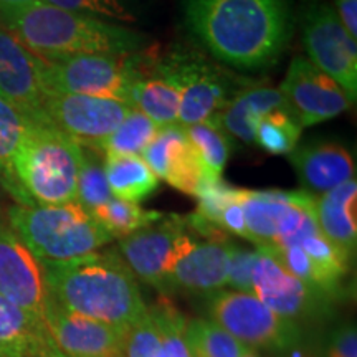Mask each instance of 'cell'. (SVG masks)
<instances>
[{"label": "cell", "instance_id": "35", "mask_svg": "<svg viewBox=\"0 0 357 357\" xmlns=\"http://www.w3.org/2000/svg\"><path fill=\"white\" fill-rule=\"evenodd\" d=\"M236 192H238V189L227 184L223 178H215V181L204 178L197 190V195H195L199 199L197 213L200 217H204L205 220L220 227V215L223 208L231 200H235Z\"/></svg>", "mask_w": 357, "mask_h": 357}, {"label": "cell", "instance_id": "4", "mask_svg": "<svg viewBox=\"0 0 357 357\" xmlns=\"http://www.w3.org/2000/svg\"><path fill=\"white\" fill-rule=\"evenodd\" d=\"M83 147L50 124H26L3 185L19 205L77 202Z\"/></svg>", "mask_w": 357, "mask_h": 357}, {"label": "cell", "instance_id": "21", "mask_svg": "<svg viewBox=\"0 0 357 357\" xmlns=\"http://www.w3.org/2000/svg\"><path fill=\"white\" fill-rule=\"evenodd\" d=\"M357 182H344L314 200V217L321 234L341 248L347 257H354L357 245Z\"/></svg>", "mask_w": 357, "mask_h": 357}, {"label": "cell", "instance_id": "37", "mask_svg": "<svg viewBox=\"0 0 357 357\" xmlns=\"http://www.w3.org/2000/svg\"><path fill=\"white\" fill-rule=\"evenodd\" d=\"M220 229L248 240V231H247V225H245L243 208L238 202V192H236L235 200H231V202L227 205L225 208H223V212L220 215Z\"/></svg>", "mask_w": 357, "mask_h": 357}, {"label": "cell", "instance_id": "38", "mask_svg": "<svg viewBox=\"0 0 357 357\" xmlns=\"http://www.w3.org/2000/svg\"><path fill=\"white\" fill-rule=\"evenodd\" d=\"M329 357H357V334L354 326L337 329L329 346Z\"/></svg>", "mask_w": 357, "mask_h": 357}, {"label": "cell", "instance_id": "39", "mask_svg": "<svg viewBox=\"0 0 357 357\" xmlns=\"http://www.w3.org/2000/svg\"><path fill=\"white\" fill-rule=\"evenodd\" d=\"M334 10L351 38L357 40V0H336Z\"/></svg>", "mask_w": 357, "mask_h": 357}, {"label": "cell", "instance_id": "34", "mask_svg": "<svg viewBox=\"0 0 357 357\" xmlns=\"http://www.w3.org/2000/svg\"><path fill=\"white\" fill-rule=\"evenodd\" d=\"M123 344L124 357H159L160 329L151 307H147L146 314L124 333Z\"/></svg>", "mask_w": 357, "mask_h": 357}, {"label": "cell", "instance_id": "22", "mask_svg": "<svg viewBox=\"0 0 357 357\" xmlns=\"http://www.w3.org/2000/svg\"><path fill=\"white\" fill-rule=\"evenodd\" d=\"M48 341L43 323L0 294V357H40Z\"/></svg>", "mask_w": 357, "mask_h": 357}, {"label": "cell", "instance_id": "19", "mask_svg": "<svg viewBox=\"0 0 357 357\" xmlns=\"http://www.w3.org/2000/svg\"><path fill=\"white\" fill-rule=\"evenodd\" d=\"M289 160L310 194H326L352 181L356 174L349 151L336 142H318L293 149Z\"/></svg>", "mask_w": 357, "mask_h": 357}, {"label": "cell", "instance_id": "13", "mask_svg": "<svg viewBox=\"0 0 357 357\" xmlns=\"http://www.w3.org/2000/svg\"><path fill=\"white\" fill-rule=\"evenodd\" d=\"M185 229V218L162 217L119 240V255L136 278L162 293L171 291L169 276L174 253Z\"/></svg>", "mask_w": 357, "mask_h": 357}, {"label": "cell", "instance_id": "32", "mask_svg": "<svg viewBox=\"0 0 357 357\" xmlns=\"http://www.w3.org/2000/svg\"><path fill=\"white\" fill-rule=\"evenodd\" d=\"M160 329L159 357H195L187 341V321L169 301L151 307Z\"/></svg>", "mask_w": 357, "mask_h": 357}, {"label": "cell", "instance_id": "28", "mask_svg": "<svg viewBox=\"0 0 357 357\" xmlns=\"http://www.w3.org/2000/svg\"><path fill=\"white\" fill-rule=\"evenodd\" d=\"M159 128L137 109H132L128 118L114 129L105 141L101 151L106 158L116 155H142L144 149L158 134Z\"/></svg>", "mask_w": 357, "mask_h": 357}, {"label": "cell", "instance_id": "17", "mask_svg": "<svg viewBox=\"0 0 357 357\" xmlns=\"http://www.w3.org/2000/svg\"><path fill=\"white\" fill-rule=\"evenodd\" d=\"M43 323L52 341L66 357H124L121 334L66 310L53 296Z\"/></svg>", "mask_w": 357, "mask_h": 357}, {"label": "cell", "instance_id": "10", "mask_svg": "<svg viewBox=\"0 0 357 357\" xmlns=\"http://www.w3.org/2000/svg\"><path fill=\"white\" fill-rule=\"evenodd\" d=\"M132 109L123 101L75 93L47 91L43 101L45 123L98 153Z\"/></svg>", "mask_w": 357, "mask_h": 357}, {"label": "cell", "instance_id": "5", "mask_svg": "<svg viewBox=\"0 0 357 357\" xmlns=\"http://www.w3.org/2000/svg\"><path fill=\"white\" fill-rule=\"evenodd\" d=\"M8 225L40 261H70L91 255L113 236L77 202L13 205Z\"/></svg>", "mask_w": 357, "mask_h": 357}, {"label": "cell", "instance_id": "9", "mask_svg": "<svg viewBox=\"0 0 357 357\" xmlns=\"http://www.w3.org/2000/svg\"><path fill=\"white\" fill-rule=\"evenodd\" d=\"M208 312L213 323L250 349L281 351L298 341L294 321L281 318L252 293H213Z\"/></svg>", "mask_w": 357, "mask_h": 357}, {"label": "cell", "instance_id": "23", "mask_svg": "<svg viewBox=\"0 0 357 357\" xmlns=\"http://www.w3.org/2000/svg\"><path fill=\"white\" fill-rule=\"evenodd\" d=\"M129 105L158 128L178 124L181 96L174 84L155 75H146L137 79L129 91Z\"/></svg>", "mask_w": 357, "mask_h": 357}, {"label": "cell", "instance_id": "26", "mask_svg": "<svg viewBox=\"0 0 357 357\" xmlns=\"http://www.w3.org/2000/svg\"><path fill=\"white\" fill-rule=\"evenodd\" d=\"M184 129L199 155L204 178H222V172L230 155V142L222 129L212 123H199Z\"/></svg>", "mask_w": 357, "mask_h": 357}, {"label": "cell", "instance_id": "40", "mask_svg": "<svg viewBox=\"0 0 357 357\" xmlns=\"http://www.w3.org/2000/svg\"><path fill=\"white\" fill-rule=\"evenodd\" d=\"M33 2H37V0H0V20L6 22L7 19L15 15V13L32 6Z\"/></svg>", "mask_w": 357, "mask_h": 357}, {"label": "cell", "instance_id": "8", "mask_svg": "<svg viewBox=\"0 0 357 357\" xmlns=\"http://www.w3.org/2000/svg\"><path fill=\"white\" fill-rule=\"evenodd\" d=\"M301 32L307 60L331 77L354 102L357 98V43L346 32L333 6L307 0L301 10Z\"/></svg>", "mask_w": 357, "mask_h": 357}, {"label": "cell", "instance_id": "27", "mask_svg": "<svg viewBox=\"0 0 357 357\" xmlns=\"http://www.w3.org/2000/svg\"><path fill=\"white\" fill-rule=\"evenodd\" d=\"M185 333L195 357H242L252 351L212 319H192Z\"/></svg>", "mask_w": 357, "mask_h": 357}, {"label": "cell", "instance_id": "29", "mask_svg": "<svg viewBox=\"0 0 357 357\" xmlns=\"http://www.w3.org/2000/svg\"><path fill=\"white\" fill-rule=\"evenodd\" d=\"M301 124L291 111H275L266 114L255 129V144L275 155L289 154L296 149L301 136Z\"/></svg>", "mask_w": 357, "mask_h": 357}, {"label": "cell", "instance_id": "14", "mask_svg": "<svg viewBox=\"0 0 357 357\" xmlns=\"http://www.w3.org/2000/svg\"><path fill=\"white\" fill-rule=\"evenodd\" d=\"M253 265V294L281 318H312L328 305V294L306 287L293 276L270 250L257 248Z\"/></svg>", "mask_w": 357, "mask_h": 357}, {"label": "cell", "instance_id": "24", "mask_svg": "<svg viewBox=\"0 0 357 357\" xmlns=\"http://www.w3.org/2000/svg\"><path fill=\"white\" fill-rule=\"evenodd\" d=\"M105 172L113 197L139 204L158 189L159 178L141 155L105 159Z\"/></svg>", "mask_w": 357, "mask_h": 357}, {"label": "cell", "instance_id": "25", "mask_svg": "<svg viewBox=\"0 0 357 357\" xmlns=\"http://www.w3.org/2000/svg\"><path fill=\"white\" fill-rule=\"evenodd\" d=\"M95 220L109 231L113 238H124L134 231L144 229L160 220L164 215L159 212L146 211L139 204L111 197L91 212Z\"/></svg>", "mask_w": 357, "mask_h": 357}, {"label": "cell", "instance_id": "1", "mask_svg": "<svg viewBox=\"0 0 357 357\" xmlns=\"http://www.w3.org/2000/svg\"><path fill=\"white\" fill-rule=\"evenodd\" d=\"M184 15L217 60L240 70L276 63L291 37L288 0H184Z\"/></svg>", "mask_w": 357, "mask_h": 357}, {"label": "cell", "instance_id": "41", "mask_svg": "<svg viewBox=\"0 0 357 357\" xmlns=\"http://www.w3.org/2000/svg\"><path fill=\"white\" fill-rule=\"evenodd\" d=\"M40 357H66V356L60 349H58V347L55 346V342H53L52 337H50V341H48L47 344H45Z\"/></svg>", "mask_w": 357, "mask_h": 357}, {"label": "cell", "instance_id": "33", "mask_svg": "<svg viewBox=\"0 0 357 357\" xmlns=\"http://www.w3.org/2000/svg\"><path fill=\"white\" fill-rule=\"evenodd\" d=\"M26 123L8 102L0 98V184L10 177V160L24 137Z\"/></svg>", "mask_w": 357, "mask_h": 357}, {"label": "cell", "instance_id": "31", "mask_svg": "<svg viewBox=\"0 0 357 357\" xmlns=\"http://www.w3.org/2000/svg\"><path fill=\"white\" fill-rule=\"evenodd\" d=\"M96 153L98 151L83 147V160L77 185V204L89 213L113 197L106 181L105 162H101Z\"/></svg>", "mask_w": 357, "mask_h": 357}, {"label": "cell", "instance_id": "12", "mask_svg": "<svg viewBox=\"0 0 357 357\" xmlns=\"http://www.w3.org/2000/svg\"><path fill=\"white\" fill-rule=\"evenodd\" d=\"M43 60L26 50L7 30H0V98L26 123L47 124L43 101Z\"/></svg>", "mask_w": 357, "mask_h": 357}, {"label": "cell", "instance_id": "2", "mask_svg": "<svg viewBox=\"0 0 357 357\" xmlns=\"http://www.w3.org/2000/svg\"><path fill=\"white\" fill-rule=\"evenodd\" d=\"M52 296L66 310L124 333L147 312L136 276L114 250L70 261H43Z\"/></svg>", "mask_w": 357, "mask_h": 357}, {"label": "cell", "instance_id": "16", "mask_svg": "<svg viewBox=\"0 0 357 357\" xmlns=\"http://www.w3.org/2000/svg\"><path fill=\"white\" fill-rule=\"evenodd\" d=\"M187 225V223H185ZM230 242H208L195 238L187 227L177 242L171 266V289L192 293H217L227 287Z\"/></svg>", "mask_w": 357, "mask_h": 357}, {"label": "cell", "instance_id": "36", "mask_svg": "<svg viewBox=\"0 0 357 357\" xmlns=\"http://www.w3.org/2000/svg\"><path fill=\"white\" fill-rule=\"evenodd\" d=\"M258 252L240 248L236 245H230L229 271H227V287L234 291L252 293L253 294V265H255Z\"/></svg>", "mask_w": 357, "mask_h": 357}, {"label": "cell", "instance_id": "11", "mask_svg": "<svg viewBox=\"0 0 357 357\" xmlns=\"http://www.w3.org/2000/svg\"><path fill=\"white\" fill-rule=\"evenodd\" d=\"M0 294L40 323L52 300L43 261L6 223H0Z\"/></svg>", "mask_w": 357, "mask_h": 357}, {"label": "cell", "instance_id": "30", "mask_svg": "<svg viewBox=\"0 0 357 357\" xmlns=\"http://www.w3.org/2000/svg\"><path fill=\"white\" fill-rule=\"evenodd\" d=\"M40 2L65 10L86 13L119 25L137 24L144 10V0H40Z\"/></svg>", "mask_w": 357, "mask_h": 357}, {"label": "cell", "instance_id": "15", "mask_svg": "<svg viewBox=\"0 0 357 357\" xmlns=\"http://www.w3.org/2000/svg\"><path fill=\"white\" fill-rule=\"evenodd\" d=\"M280 91L287 98L301 128L336 118L354 105L344 89L305 56L293 58Z\"/></svg>", "mask_w": 357, "mask_h": 357}, {"label": "cell", "instance_id": "6", "mask_svg": "<svg viewBox=\"0 0 357 357\" xmlns=\"http://www.w3.org/2000/svg\"><path fill=\"white\" fill-rule=\"evenodd\" d=\"M146 75H155L176 86L181 96L178 124L182 128L212 121L235 96L227 75L190 50L178 48L154 61L147 58Z\"/></svg>", "mask_w": 357, "mask_h": 357}, {"label": "cell", "instance_id": "20", "mask_svg": "<svg viewBox=\"0 0 357 357\" xmlns=\"http://www.w3.org/2000/svg\"><path fill=\"white\" fill-rule=\"evenodd\" d=\"M275 111H294L283 93L276 88H250L236 93L229 105L212 119L222 129L247 144L255 142V129L266 114Z\"/></svg>", "mask_w": 357, "mask_h": 357}, {"label": "cell", "instance_id": "42", "mask_svg": "<svg viewBox=\"0 0 357 357\" xmlns=\"http://www.w3.org/2000/svg\"><path fill=\"white\" fill-rule=\"evenodd\" d=\"M242 357H260V356H258V354H257V352L252 349V351H248V352H247V354H243Z\"/></svg>", "mask_w": 357, "mask_h": 357}, {"label": "cell", "instance_id": "18", "mask_svg": "<svg viewBox=\"0 0 357 357\" xmlns=\"http://www.w3.org/2000/svg\"><path fill=\"white\" fill-rule=\"evenodd\" d=\"M158 178L187 195H197L204 181L202 166L181 124L159 128L141 155Z\"/></svg>", "mask_w": 357, "mask_h": 357}, {"label": "cell", "instance_id": "7", "mask_svg": "<svg viewBox=\"0 0 357 357\" xmlns=\"http://www.w3.org/2000/svg\"><path fill=\"white\" fill-rule=\"evenodd\" d=\"M144 58L134 53L43 60V83L47 91L109 98L129 105L131 86L144 77Z\"/></svg>", "mask_w": 357, "mask_h": 357}, {"label": "cell", "instance_id": "3", "mask_svg": "<svg viewBox=\"0 0 357 357\" xmlns=\"http://www.w3.org/2000/svg\"><path fill=\"white\" fill-rule=\"evenodd\" d=\"M8 32L42 60L75 55H134L146 50L147 37L126 25L33 2L7 19Z\"/></svg>", "mask_w": 357, "mask_h": 357}]
</instances>
